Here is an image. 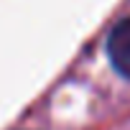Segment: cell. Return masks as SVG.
I'll list each match as a JSON object with an SVG mask.
<instances>
[{"label": "cell", "mask_w": 130, "mask_h": 130, "mask_svg": "<svg viewBox=\"0 0 130 130\" xmlns=\"http://www.w3.org/2000/svg\"><path fill=\"white\" fill-rule=\"evenodd\" d=\"M107 56H110V61H112V67H115L125 79H130V15L122 18V21L110 31Z\"/></svg>", "instance_id": "1"}]
</instances>
